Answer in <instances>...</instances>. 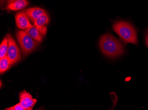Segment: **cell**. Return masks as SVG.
Wrapping results in <instances>:
<instances>
[{
    "mask_svg": "<svg viewBox=\"0 0 148 110\" xmlns=\"http://www.w3.org/2000/svg\"><path fill=\"white\" fill-rule=\"evenodd\" d=\"M100 49L105 56L110 58H116L124 53L123 45L111 34H104L100 38Z\"/></svg>",
    "mask_w": 148,
    "mask_h": 110,
    "instance_id": "obj_1",
    "label": "cell"
},
{
    "mask_svg": "<svg viewBox=\"0 0 148 110\" xmlns=\"http://www.w3.org/2000/svg\"><path fill=\"white\" fill-rule=\"evenodd\" d=\"M113 29L125 44L131 43L138 45L137 31L132 24L124 20H118L113 24Z\"/></svg>",
    "mask_w": 148,
    "mask_h": 110,
    "instance_id": "obj_2",
    "label": "cell"
},
{
    "mask_svg": "<svg viewBox=\"0 0 148 110\" xmlns=\"http://www.w3.org/2000/svg\"><path fill=\"white\" fill-rule=\"evenodd\" d=\"M16 36L17 42L24 56L30 53L39 45V43L33 39L25 30L17 31Z\"/></svg>",
    "mask_w": 148,
    "mask_h": 110,
    "instance_id": "obj_3",
    "label": "cell"
},
{
    "mask_svg": "<svg viewBox=\"0 0 148 110\" xmlns=\"http://www.w3.org/2000/svg\"><path fill=\"white\" fill-rule=\"evenodd\" d=\"M8 39L9 47L7 57L12 65L18 62L21 58V53L14 39L11 34L7 35Z\"/></svg>",
    "mask_w": 148,
    "mask_h": 110,
    "instance_id": "obj_4",
    "label": "cell"
},
{
    "mask_svg": "<svg viewBox=\"0 0 148 110\" xmlns=\"http://www.w3.org/2000/svg\"><path fill=\"white\" fill-rule=\"evenodd\" d=\"M20 105L26 109L32 110V108L37 102L36 99L32 98V96L26 90H23L19 94Z\"/></svg>",
    "mask_w": 148,
    "mask_h": 110,
    "instance_id": "obj_5",
    "label": "cell"
},
{
    "mask_svg": "<svg viewBox=\"0 0 148 110\" xmlns=\"http://www.w3.org/2000/svg\"><path fill=\"white\" fill-rule=\"evenodd\" d=\"M16 23L17 27L22 30L27 29L32 26L28 16L24 11L18 12L15 16Z\"/></svg>",
    "mask_w": 148,
    "mask_h": 110,
    "instance_id": "obj_6",
    "label": "cell"
},
{
    "mask_svg": "<svg viewBox=\"0 0 148 110\" xmlns=\"http://www.w3.org/2000/svg\"><path fill=\"white\" fill-rule=\"evenodd\" d=\"M49 18L47 13L40 16L38 18L36 21L33 23V26H34L40 33L42 34L43 36L46 35L47 31V25L49 24Z\"/></svg>",
    "mask_w": 148,
    "mask_h": 110,
    "instance_id": "obj_7",
    "label": "cell"
},
{
    "mask_svg": "<svg viewBox=\"0 0 148 110\" xmlns=\"http://www.w3.org/2000/svg\"><path fill=\"white\" fill-rule=\"evenodd\" d=\"M24 12L33 23H34L40 16L47 13L45 10L39 7L29 8L25 10Z\"/></svg>",
    "mask_w": 148,
    "mask_h": 110,
    "instance_id": "obj_8",
    "label": "cell"
},
{
    "mask_svg": "<svg viewBox=\"0 0 148 110\" xmlns=\"http://www.w3.org/2000/svg\"><path fill=\"white\" fill-rule=\"evenodd\" d=\"M29 5V2L25 0H16L11 1L7 5L9 9L17 11L22 9Z\"/></svg>",
    "mask_w": 148,
    "mask_h": 110,
    "instance_id": "obj_9",
    "label": "cell"
},
{
    "mask_svg": "<svg viewBox=\"0 0 148 110\" xmlns=\"http://www.w3.org/2000/svg\"><path fill=\"white\" fill-rule=\"evenodd\" d=\"M33 39L38 43H41L43 40V35L34 26L25 30Z\"/></svg>",
    "mask_w": 148,
    "mask_h": 110,
    "instance_id": "obj_10",
    "label": "cell"
},
{
    "mask_svg": "<svg viewBox=\"0 0 148 110\" xmlns=\"http://www.w3.org/2000/svg\"><path fill=\"white\" fill-rule=\"evenodd\" d=\"M10 59L7 56L0 59V73L1 74L4 73L12 65Z\"/></svg>",
    "mask_w": 148,
    "mask_h": 110,
    "instance_id": "obj_11",
    "label": "cell"
},
{
    "mask_svg": "<svg viewBox=\"0 0 148 110\" xmlns=\"http://www.w3.org/2000/svg\"><path fill=\"white\" fill-rule=\"evenodd\" d=\"M8 47H9L8 39L6 36L2 40L0 45V59L2 58L7 56Z\"/></svg>",
    "mask_w": 148,
    "mask_h": 110,
    "instance_id": "obj_12",
    "label": "cell"
},
{
    "mask_svg": "<svg viewBox=\"0 0 148 110\" xmlns=\"http://www.w3.org/2000/svg\"><path fill=\"white\" fill-rule=\"evenodd\" d=\"M13 107L15 109V110H31L24 108L21 105L20 103H18V104H16Z\"/></svg>",
    "mask_w": 148,
    "mask_h": 110,
    "instance_id": "obj_13",
    "label": "cell"
},
{
    "mask_svg": "<svg viewBox=\"0 0 148 110\" xmlns=\"http://www.w3.org/2000/svg\"><path fill=\"white\" fill-rule=\"evenodd\" d=\"M4 110H15V109L13 107H8V108H5Z\"/></svg>",
    "mask_w": 148,
    "mask_h": 110,
    "instance_id": "obj_14",
    "label": "cell"
},
{
    "mask_svg": "<svg viewBox=\"0 0 148 110\" xmlns=\"http://www.w3.org/2000/svg\"><path fill=\"white\" fill-rule=\"evenodd\" d=\"M145 40H146V44L148 48V33H147L146 35V38H145Z\"/></svg>",
    "mask_w": 148,
    "mask_h": 110,
    "instance_id": "obj_15",
    "label": "cell"
},
{
    "mask_svg": "<svg viewBox=\"0 0 148 110\" xmlns=\"http://www.w3.org/2000/svg\"><path fill=\"white\" fill-rule=\"evenodd\" d=\"M42 110V109H36V110Z\"/></svg>",
    "mask_w": 148,
    "mask_h": 110,
    "instance_id": "obj_16",
    "label": "cell"
},
{
    "mask_svg": "<svg viewBox=\"0 0 148 110\" xmlns=\"http://www.w3.org/2000/svg\"></svg>",
    "mask_w": 148,
    "mask_h": 110,
    "instance_id": "obj_17",
    "label": "cell"
}]
</instances>
